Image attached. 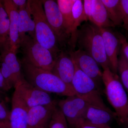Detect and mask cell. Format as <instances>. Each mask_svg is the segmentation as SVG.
Listing matches in <instances>:
<instances>
[{
    "label": "cell",
    "mask_w": 128,
    "mask_h": 128,
    "mask_svg": "<svg viewBox=\"0 0 128 128\" xmlns=\"http://www.w3.org/2000/svg\"><path fill=\"white\" fill-rule=\"evenodd\" d=\"M12 88L3 77L0 70V90L6 92L8 91Z\"/></svg>",
    "instance_id": "obj_30"
},
{
    "label": "cell",
    "mask_w": 128,
    "mask_h": 128,
    "mask_svg": "<svg viewBox=\"0 0 128 128\" xmlns=\"http://www.w3.org/2000/svg\"></svg>",
    "instance_id": "obj_35"
},
{
    "label": "cell",
    "mask_w": 128,
    "mask_h": 128,
    "mask_svg": "<svg viewBox=\"0 0 128 128\" xmlns=\"http://www.w3.org/2000/svg\"><path fill=\"white\" fill-rule=\"evenodd\" d=\"M123 126L124 127H126V128H128V118L127 121H126V123L124 124Z\"/></svg>",
    "instance_id": "obj_34"
},
{
    "label": "cell",
    "mask_w": 128,
    "mask_h": 128,
    "mask_svg": "<svg viewBox=\"0 0 128 128\" xmlns=\"http://www.w3.org/2000/svg\"><path fill=\"white\" fill-rule=\"evenodd\" d=\"M5 92L0 90V121L7 125L9 128L10 112L6 104Z\"/></svg>",
    "instance_id": "obj_26"
},
{
    "label": "cell",
    "mask_w": 128,
    "mask_h": 128,
    "mask_svg": "<svg viewBox=\"0 0 128 128\" xmlns=\"http://www.w3.org/2000/svg\"><path fill=\"white\" fill-rule=\"evenodd\" d=\"M114 119L116 120L114 112L89 105L83 115L82 124L97 128H111L110 124Z\"/></svg>",
    "instance_id": "obj_11"
},
{
    "label": "cell",
    "mask_w": 128,
    "mask_h": 128,
    "mask_svg": "<svg viewBox=\"0 0 128 128\" xmlns=\"http://www.w3.org/2000/svg\"><path fill=\"white\" fill-rule=\"evenodd\" d=\"M69 53L76 66L82 72L98 84L102 80V72L99 68V65L90 56L80 49L71 50Z\"/></svg>",
    "instance_id": "obj_10"
},
{
    "label": "cell",
    "mask_w": 128,
    "mask_h": 128,
    "mask_svg": "<svg viewBox=\"0 0 128 128\" xmlns=\"http://www.w3.org/2000/svg\"><path fill=\"white\" fill-rule=\"evenodd\" d=\"M72 13L74 20L73 34L69 44L73 49L75 48L76 44V37L78 28L82 22H87L83 8V0H76L72 8Z\"/></svg>",
    "instance_id": "obj_21"
},
{
    "label": "cell",
    "mask_w": 128,
    "mask_h": 128,
    "mask_svg": "<svg viewBox=\"0 0 128 128\" xmlns=\"http://www.w3.org/2000/svg\"><path fill=\"white\" fill-rule=\"evenodd\" d=\"M118 57V70L120 76V81L128 94V60L121 50Z\"/></svg>",
    "instance_id": "obj_24"
},
{
    "label": "cell",
    "mask_w": 128,
    "mask_h": 128,
    "mask_svg": "<svg viewBox=\"0 0 128 128\" xmlns=\"http://www.w3.org/2000/svg\"><path fill=\"white\" fill-rule=\"evenodd\" d=\"M76 128H97L94 126H90L88 124H82Z\"/></svg>",
    "instance_id": "obj_32"
},
{
    "label": "cell",
    "mask_w": 128,
    "mask_h": 128,
    "mask_svg": "<svg viewBox=\"0 0 128 128\" xmlns=\"http://www.w3.org/2000/svg\"><path fill=\"white\" fill-rule=\"evenodd\" d=\"M77 44L80 49L90 56L103 70L111 69L99 28L89 23L82 25L77 31Z\"/></svg>",
    "instance_id": "obj_4"
},
{
    "label": "cell",
    "mask_w": 128,
    "mask_h": 128,
    "mask_svg": "<svg viewBox=\"0 0 128 128\" xmlns=\"http://www.w3.org/2000/svg\"><path fill=\"white\" fill-rule=\"evenodd\" d=\"M75 66L72 86L76 95L89 105L111 111L104 102L98 84L76 64Z\"/></svg>",
    "instance_id": "obj_6"
},
{
    "label": "cell",
    "mask_w": 128,
    "mask_h": 128,
    "mask_svg": "<svg viewBox=\"0 0 128 128\" xmlns=\"http://www.w3.org/2000/svg\"><path fill=\"white\" fill-rule=\"evenodd\" d=\"M24 76L32 86L48 93L69 96L76 95L69 86L50 71L38 68L24 61H20Z\"/></svg>",
    "instance_id": "obj_1"
},
{
    "label": "cell",
    "mask_w": 128,
    "mask_h": 128,
    "mask_svg": "<svg viewBox=\"0 0 128 128\" xmlns=\"http://www.w3.org/2000/svg\"><path fill=\"white\" fill-rule=\"evenodd\" d=\"M28 108L16 90L12 99L9 128H28Z\"/></svg>",
    "instance_id": "obj_15"
},
{
    "label": "cell",
    "mask_w": 128,
    "mask_h": 128,
    "mask_svg": "<svg viewBox=\"0 0 128 128\" xmlns=\"http://www.w3.org/2000/svg\"><path fill=\"white\" fill-rule=\"evenodd\" d=\"M48 128H68L67 120L57 105L53 112Z\"/></svg>",
    "instance_id": "obj_25"
},
{
    "label": "cell",
    "mask_w": 128,
    "mask_h": 128,
    "mask_svg": "<svg viewBox=\"0 0 128 128\" xmlns=\"http://www.w3.org/2000/svg\"><path fill=\"white\" fill-rule=\"evenodd\" d=\"M99 28L103 38L105 51L111 70L117 74L118 55L121 45L119 38L108 28Z\"/></svg>",
    "instance_id": "obj_14"
},
{
    "label": "cell",
    "mask_w": 128,
    "mask_h": 128,
    "mask_svg": "<svg viewBox=\"0 0 128 128\" xmlns=\"http://www.w3.org/2000/svg\"><path fill=\"white\" fill-rule=\"evenodd\" d=\"M110 20L115 26L122 24L120 0H102Z\"/></svg>",
    "instance_id": "obj_23"
},
{
    "label": "cell",
    "mask_w": 128,
    "mask_h": 128,
    "mask_svg": "<svg viewBox=\"0 0 128 128\" xmlns=\"http://www.w3.org/2000/svg\"><path fill=\"white\" fill-rule=\"evenodd\" d=\"M102 80L108 100L114 110L116 120L123 126L128 118V98L117 74L109 68L104 70Z\"/></svg>",
    "instance_id": "obj_2"
},
{
    "label": "cell",
    "mask_w": 128,
    "mask_h": 128,
    "mask_svg": "<svg viewBox=\"0 0 128 128\" xmlns=\"http://www.w3.org/2000/svg\"><path fill=\"white\" fill-rule=\"evenodd\" d=\"M55 60V64L51 72L66 84L72 88V82L76 66L69 52L66 53L61 50Z\"/></svg>",
    "instance_id": "obj_13"
},
{
    "label": "cell",
    "mask_w": 128,
    "mask_h": 128,
    "mask_svg": "<svg viewBox=\"0 0 128 128\" xmlns=\"http://www.w3.org/2000/svg\"><path fill=\"white\" fill-rule=\"evenodd\" d=\"M0 128H8L7 125L2 121H0Z\"/></svg>",
    "instance_id": "obj_33"
},
{
    "label": "cell",
    "mask_w": 128,
    "mask_h": 128,
    "mask_svg": "<svg viewBox=\"0 0 128 128\" xmlns=\"http://www.w3.org/2000/svg\"><path fill=\"white\" fill-rule=\"evenodd\" d=\"M9 19L2 0H0V52L9 49Z\"/></svg>",
    "instance_id": "obj_22"
},
{
    "label": "cell",
    "mask_w": 128,
    "mask_h": 128,
    "mask_svg": "<svg viewBox=\"0 0 128 128\" xmlns=\"http://www.w3.org/2000/svg\"><path fill=\"white\" fill-rule=\"evenodd\" d=\"M2 2L9 19L8 49L17 52L19 48L18 36L19 15L18 10L13 3L12 0H2Z\"/></svg>",
    "instance_id": "obj_16"
},
{
    "label": "cell",
    "mask_w": 128,
    "mask_h": 128,
    "mask_svg": "<svg viewBox=\"0 0 128 128\" xmlns=\"http://www.w3.org/2000/svg\"><path fill=\"white\" fill-rule=\"evenodd\" d=\"M57 105L65 117L69 126L72 128H76L82 123L83 115L89 105L75 95L57 101Z\"/></svg>",
    "instance_id": "obj_7"
},
{
    "label": "cell",
    "mask_w": 128,
    "mask_h": 128,
    "mask_svg": "<svg viewBox=\"0 0 128 128\" xmlns=\"http://www.w3.org/2000/svg\"><path fill=\"white\" fill-rule=\"evenodd\" d=\"M122 16V24L128 30V0H120Z\"/></svg>",
    "instance_id": "obj_27"
},
{
    "label": "cell",
    "mask_w": 128,
    "mask_h": 128,
    "mask_svg": "<svg viewBox=\"0 0 128 128\" xmlns=\"http://www.w3.org/2000/svg\"><path fill=\"white\" fill-rule=\"evenodd\" d=\"M42 2L48 22L57 37L60 45L62 46L69 38L64 27L63 17L57 1L42 0Z\"/></svg>",
    "instance_id": "obj_9"
},
{
    "label": "cell",
    "mask_w": 128,
    "mask_h": 128,
    "mask_svg": "<svg viewBox=\"0 0 128 128\" xmlns=\"http://www.w3.org/2000/svg\"><path fill=\"white\" fill-rule=\"evenodd\" d=\"M121 47V50L128 60V42L126 38L122 34L118 36Z\"/></svg>",
    "instance_id": "obj_29"
},
{
    "label": "cell",
    "mask_w": 128,
    "mask_h": 128,
    "mask_svg": "<svg viewBox=\"0 0 128 128\" xmlns=\"http://www.w3.org/2000/svg\"><path fill=\"white\" fill-rule=\"evenodd\" d=\"M76 0H57L56 1L62 17L64 27L68 38L72 36L74 20L72 8Z\"/></svg>",
    "instance_id": "obj_20"
},
{
    "label": "cell",
    "mask_w": 128,
    "mask_h": 128,
    "mask_svg": "<svg viewBox=\"0 0 128 128\" xmlns=\"http://www.w3.org/2000/svg\"><path fill=\"white\" fill-rule=\"evenodd\" d=\"M91 22L99 28L113 27L102 0H92Z\"/></svg>",
    "instance_id": "obj_18"
},
{
    "label": "cell",
    "mask_w": 128,
    "mask_h": 128,
    "mask_svg": "<svg viewBox=\"0 0 128 128\" xmlns=\"http://www.w3.org/2000/svg\"><path fill=\"white\" fill-rule=\"evenodd\" d=\"M30 13L35 24L34 39L51 52L55 58L61 50L57 37L46 18L42 0H28Z\"/></svg>",
    "instance_id": "obj_3"
},
{
    "label": "cell",
    "mask_w": 128,
    "mask_h": 128,
    "mask_svg": "<svg viewBox=\"0 0 128 128\" xmlns=\"http://www.w3.org/2000/svg\"><path fill=\"white\" fill-rule=\"evenodd\" d=\"M18 94L28 108L56 103L50 94L36 88L28 82L25 78L21 80L15 88Z\"/></svg>",
    "instance_id": "obj_8"
},
{
    "label": "cell",
    "mask_w": 128,
    "mask_h": 128,
    "mask_svg": "<svg viewBox=\"0 0 128 128\" xmlns=\"http://www.w3.org/2000/svg\"><path fill=\"white\" fill-rule=\"evenodd\" d=\"M56 103L39 105L28 108V128H48Z\"/></svg>",
    "instance_id": "obj_12"
},
{
    "label": "cell",
    "mask_w": 128,
    "mask_h": 128,
    "mask_svg": "<svg viewBox=\"0 0 128 128\" xmlns=\"http://www.w3.org/2000/svg\"><path fill=\"white\" fill-rule=\"evenodd\" d=\"M16 53L9 49L5 50L0 52V61L6 64L18 83L24 79V77L21 62L18 59Z\"/></svg>",
    "instance_id": "obj_19"
},
{
    "label": "cell",
    "mask_w": 128,
    "mask_h": 128,
    "mask_svg": "<svg viewBox=\"0 0 128 128\" xmlns=\"http://www.w3.org/2000/svg\"><path fill=\"white\" fill-rule=\"evenodd\" d=\"M92 0H83V8L84 12L87 21L92 20Z\"/></svg>",
    "instance_id": "obj_28"
},
{
    "label": "cell",
    "mask_w": 128,
    "mask_h": 128,
    "mask_svg": "<svg viewBox=\"0 0 128 128\" xmlns=\"http://www.w3.org/2000/svg\"><path fill=\"white\" fill-rule=\"evenodd\" d=\"M13 3L18 10L24 8L27 6L28 0H12Z\"/></svg>",
    "instance_id": "obj_31"
},
{
    "label": "cell",
    "mask_w": 128,
    "mask_h": 128,
    "mask_svg": "<svg viewBox=\"0 0 128 128\" xmlns=\"http://www.w3.org/2000/svg\"><path fill=\"white\" fill-rule=\"evenodd\" d=\"M20 48L23 56L22 60L38 68L52 71L55 62L54 57L35 39L26 34L20 41Z\"/></svg>",
    "instance_id": "obj_5"
},
{
    "label": "cell",
    "mask_w": 128,
    "mask_h": 128,
    "mask_svg": "<svg viewBox=\"0 0 128 128\" xmlns=\"http://www.w3.org/2000/svg\"><path fill=\"white\" fill-rule=\"evenodd\" d=\"M19 15L18 36L19 43L23 39L26 33L34 39L35 36V24L29 9L28 1L27 6L24 8L18 10Z\"/></svg>",
    "instance_id": "obj_17"
}]
</instances>
